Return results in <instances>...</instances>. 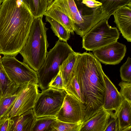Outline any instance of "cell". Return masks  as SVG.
<instances>
[{"instance_id": "34", "label": "cell", "mask_w": 131, "mask_h": 131, "mask_svg": "<svg viewBox=\"0 0 131 131\" xmlns=\"http://www.w3.org/2000/svg\"><path fill=\"white\" fill-rule=\"evenodd\" d=\"M55 0H48L47 8L50 7Z\"/></svg>"}, {"instance_id": "25", "label": "cell", "mask_w": 131, "mask_h": 131, "mask_svg": "<svg viewBox=\"0 0 131 131\" xmlns=\"http://www.w3.org/2000/svg\"><path fill=\"white\" fill-rule=\"evenodd\" d=\"M82 123L63 122L57 120L51 126V131H80Z\"/></svg>"}, {"instance_id": "28", "label": "cell", "mask_w": 131, "mask_h": 131, "mask_svg": "<svg viewBox=\"0 0 131 131\" xmlns=\"http://www.w3.org/2000/svg\"><path fill=\"white\" fill-rule=\"evenodd\" d=\"M121 89L119 92L124 99L131 104V82L121 81L118 84Z\"/></svg>"}, {"instance_id": "9", "label": "cell", "mask_w": 131, "mask_h": 131, "mask_svg": "<svg viewBox=\"0 0 131 131\" xmlns=\"http://www.w3.org/2000/svg\"><path fill=\"white\" fill-rule=\"evenodd\" d=\"M85 109L84 104L67 93L56 117L57 120L63 122L82 123L85 115Z\"/></svg>"}, {"instance_id": "20", "label": "cell", "mask_w": 131, "mask_h": 131, "mask_svg": "<svg viewBox=\"0 0 131 131\" xmlns=\"http://www.w3.org/2000/svg\"><path fill=\"white\" fill-rule=\"evenodd\" d=\"M101 3L103 10L111 16L117 10L126 6H131V0H95Z\"/></svg>"}, {"instance_id": "18", "label": "cell", "mask_w": 131, "mask_h": 131, "mask_svg": "<svg viewBox=\"0 0 131 131\" xmlns=\"http://www.w3.org/2000/svg\"><path fill=\"white\" fill-rule=\"evenodd\" d=\"M78 54L74 51L70 53L60 67L64 88L74 73Z\"/></svg>"}, {"instance_id": "2", "label": "cell", "mask_w": 131, "mask_h": 131, "mask_svg": "<svg viewBox=\"0 0 131 131\" xmlns=\"http://www.w3.org/2000/svg\"><path fill=\"white\" fill-rule=\"evenodd\" d=\"M74 71L85 101L83 123L102 108L105 90L104 72L100 61L92 53L86 52L78 53Z\"/></svg>"}, {"instance_id": "8", "label": "cell", "mask_w": 131, "mask_h": 131, "mask_svg": "<svg viewBox=\"0 0 131 131\" xmlns=\"http://www.w3.org/2000/svg\"><path fill=\"white\" fill-rule=\"evenodd\" d=\"M37 84L30 82L19 86L14 104L6 118L19 116L32 108L39 93Z\"/></svg>"}, {"instance_id": "16", "label": "cell", "mask_w": 131, "mask_h": 131, "mask_svg": "<svg viewBox=\"0 0 131 131\" xmlns=\"http://www.w3.org/2000/svg\"><path fill=\"white\" fill-rule=\"evenodd\" d=\"M44 15L53 18L62 25L70 33L74 34L75 24L73 21L52 5L47 8Z\"/></svg>"}, {"instance_id": "24", "label": "cell", "mask_w": 131, "mask_h": 131, "mask_svg": "<svg viewBox=\"0 0 131 131\" xmlns=\"http://www.w3.org/2000/svg\"><path fill=\"white\" fill-rule=\"evenodd\" d=\"M0 54V85L3 94L12 91L16 86L10 79L3 66Z\"/></svg>"}, {"instance_id": "15", "label": "cell", "mask_w": 131, "mask_h": 131, "mask_svg": "<svg viewBox=\"0 0 131 131\" xmlns=\"http://www.w3.org/2000/svg\"><path fill=\"white\" fill-rule=\"evenodd\" d=\"M36 119L32 108L10 118L9 131H31Z\"/></svg>"}, {"instance_id": "5", "label": "cell", "mask_w": 131, "mask_h": 131, "mask_svg": "<svg viewBox=\"0 0 131 131\" xmlns=\"http://www.w3.org/2000/svg\"><path fill=\"white\" fill-rule=\"evenodd\" d=\"M110 17L101 19L82 37L83 48L87 51H93L117 41L119 34L116 27L108 24Z\"/></svg>"}, {"instance_id": "19", "label": "cell", "mask_w": 131, "mask_h": 131, "mask_svg": "<svg viewBox=\"0 0 131 131\" xmlns=\"http://www.w3.org/2000/svg\"><path fill=\"white\" fill-rule=\"evenodd\" d=\"M17 87L10 91L3 94L0 103V124L6 119V117L13 106L17 96Z\"/></svg>"}, {"instance_id": "14", "label": "cell", "mask_w": 131, "mask_h": 131, "mask_svg": "<svg viewBox=\"0 0 131 131\" xmlns=\"http://www.w3.org/2000/svg\"><path fill=\"white\" fill-rule=\"evenodd\" d=\"M110 118L109 113L102 108L82 123L80 131H104Z\"/></svg>"}, {"instance_id": "13", "label": "cell", "mask_w": 131, "mask_h": 131, "mask_svg": "<svg viewBox=\"0 0 131 131\" xmlns=\"http://www.w3.org/2000/svg\"><path fill=\"white\" fill-rule=\"evenodd\" d=\"M114 22L122 36L128 42H131V6H124L113 14Z\"/></svg>"}, {"instance_id": "23", "label": "cell", "mask_w": 131, "mask_h": 131, "mask_svg": "<svg viewBox=\"0 0 131 131\" xmlns=\"http://www.w3.org/2000/svg\"><path fill=\"white\" fill-rule=\"evenodd\" d=\"M57 120L53 116L36 118L31 131H51V125Z\"/></svg>"}, {"instance_id": "35", "label": "cell", "mask_w": 131, "mask_h": 131, "mask_svg": "<svg viewBox=\"0 0 131 131\" xmlns=\"http://www.w3.org/2000/svg\"><path fill=\"white\" fill-rule=\"evenodd\" d=\"M3 93L2 92L1 86L0 85V103L1 102L3 97Z\"/></svg>"}, {"instance_id": "17", "label": "cell", "mask_w": 131, "mask_h": 131, "mask_svg": "<svg viewBox=\"0 0 131 131\" xmlns=\"http://www.w3.org/2000/svg\"><path fill=\"white\" fill-rule=\"evenodd\" d=\"M117 117L119 131H131V104L124 99L118 112Z\"/></svg>"}, {"instance_id": "10", "label": "cell", "mask_w": 131, "mask_h": 131, "mask_svg": "<svg viewBox=\"0 0 131 131\" xmlns=\"http://www.w3.org/2000/svg\"><path fill=\"white\" fill-rule=\"evenodd\" d=\"M126 46L117 41L92 51L96 58L105 64L116 65L119 63L125 56Z\"/></svg>"}, {"instance_id": "32", "label": "cell", "mask_w": 131, "mask_h": 131, "mask_svg": "<svg viewBox=\"0 0 131 131\" xmlns=\"http://www.w3.org/2000/svg\"><path fill=\"white\" fill-rule=\"evenodd\" d=\"M10 125V119L6 118L0 125V131H9Z\"/></svg>"}, {"instance_id": "33", "label": "cell", "mask_w": 131, "mask_h": 131, "mask_svg": "<svg viewBox=\"0 0 131 131\" xmlns=\"http://www.w3.org/2000/svg\"><path fill=\"white\" fill-rule=\"evenodd\" d=\"M29 7L32 13L34 9L33 0H22Z\"/></svg>"}, {"instance_id": "36", "label": "cell", "mask_w": 131, "mask_h": 131, "mask_svg": "<svg viewBox=\"0 0 131 131\" xmlns=\"http://www.w3.org/2000/svg\"><path fill=\"white\" fill-rule=\"evenodd\" d=\"M5 0H0V6Z\"/></svg>"}, {"instance_id": "4", "label": "cell", "mask_w": 131, "mask_h": 131, "mask_svg": "<svg viewBox=\"0 0 131 131\" xmlns=\"http://www.w3.org/2000/svg\"><path fill=\"white\" fill-rule=\"evenodd\" d=\"M74 51L67 42L59 39L47 52L45 60L37 72L38 84L42 91L49 88L52 79L58 74L63 61Z\"/></svg>"}, {"instance_id": "6", "label": "cell", "mask_w": 131, "mask_h": 131, "mask_svg": "<svg viewBox=\"0 0 131 131\" xmlns=\"http://www.w3.org/2000/svg\"><path fill=\"white\" fill-rule=\"evenodd\" d=\"M67 94L64 90L49 88L39 93L32 108L36 118L56 117Z\"/></svg>"}, {"instance_id": "31", "label": "cell", "mask_w": 131, "mask_h": 131, "mask_svg": "<svg viewBox=\"0 0 131 131\" xmlns=\"http://www.w3.org/2000/svg\"><path fill=\"white\" fill-rule=\"evenodd\" d=\"M82 3L87 7L91 8H95L102 5L101 3L95 0H82Z\"/></svg>"}, {"instance_id": "22", "label": "cell", "mask_w": 131, "mask_h": 131, "mask_svg": "<svg viewBox=\"0 0 131 131\" xmlns=\"http://www.w3.org/2000/svg\"><path fill=\"white\" fill-rule=\"evenodd\" d=\"M64 90L67 93L72 96L84 104V99L75 77L74 70V73L65 87Z\"/></svg>"}, {"instance_id": "30", "label": "cell", "mask_w": 131, "mask_h": 131, "mask_svg": "<svg viewBox=\"0 0 131 131\" xmlns=\"http://www.w3.org/2000/svg\"><path fill=\"white\" fill-rule=\"evenodd\" d=\"M118 122L117 117L110 118L104 131H119Z\"/></svg>"}, {"instance_id": "29", "label": "cell", "mask_w": 131, "mask_h": 131, "mask_svg": "<svg viewBox=\"0 0 131 131\" xmlns=\"http://www.w3.org/2000/svg\"><path fill=\"white\" fill-rule=\"evenodd\" d=\"M48 86L49 88L64 90L63 80L61 72L60 71L57 75L51 80Z\"/></svg>"}, {"instance_id": "3", "label": "cell", "mask_w": 131, "mask_h": 131, "mask_svg": "<svg viewBox=\"0 0 131 131\" xmlns=\"http://www.w3.org/2000/svg\"><path fill=\"white\" fill-rule=\"evenodd\" d=\"M42 17L34 19L26 43L19 52L23 62L36 72L45 60L49 46L46 34L48 29Z\"/></svg>"}, {"instance_id": "12", "label": "cell", "mask_w": 131, "mask_h": 131, "mask_svg": "<svg viewBox=\"0 0 131 131\" xmlns=\"http://www.w3.org/2000/svg\"><path fill=\"white\" fill-rule=\"evenodd\" d=\"M64 13L73 22L75 30L80 32L84 24L82 15L81 14L74 0H55L51 4Z\"/></svg>"}, {"instance_id": "27", "label": "cell", "mask_w": 131, "mask_h": 131, "mask_svg": "<svg viewBox=\"0 0 131 131\" xmlns=\"http://www.w3.org/2000/svg\"><path fill=\"white\" fill-rule=\"evenodd\" d=\"M120 72V76L123 81L131 82V58L129 57L121 67Z\"/></svg>"}, {"instance_id": "1", "label": "cell", "mask_w": 131, "mask_h": 131, "mask_svg": "<svg viewBox=\"0 0 131 131\" xmlns=\"http://www.w3.org/2000/svg\"><path fill=\"white\" fill-rule=\"evenodd\" d=\"M35 18L22 0H5L0 6V54L15 57L25 45Z\"/></svg>"}, {"instance_id": "21", "label": "cell", "mask_w": 131, "mask_h": 131, "mask_svg": "<svg viewBox=\"0 0 131 131\" xmlns=\"http://www.w3.org/2000/svg\"><path fill=\"white\" fill-rule=\"evenodd\" d=\"M46 21L49 22L55 35L62 41L67 42L70 37V33L64 26L51 18L46 16Z\"/></svg>"}, {"instance_id": "11", "label": "cell", "mask_w": 131, "mask_h": 131, "mask_svg": "<svg viewBox=\"0 0 131 131\" xmlns=\"http://www.w3.org/2000/svg\"><path fill=\"white\" fill-rule=\"evenodd\" d=\"M103 75L105 90L102 108L109 113L111 118H116L124 99L117 89L104 72Z\"/></svg>"}, {"instance_id": "7", "label": "cell", "mask_w": 131, "mask_h": 131, "mask_svg": "<svg viewBox=\"0 0 131 131\" xmlns=\"http://www.w3.org/2000/svg\"><path fill=\"white\" fill-rule=\"evenodd\" d=\"M1 59L7 76L16 85L19 86L29 82L38 84L37 72L26 63L12 56L4 55Z\"/></svg>"}, {"instance_id": "26", "label": "cell", "mask_w": 131, "mask_h": 131, "mask_svg": "<svg viewBox=\"0 0 131 131\" xmlns=\"http://www.w3.org/2000/svg\"><path fill=\"white\" fill-rule=\"evenodd\" d=\"M34 9L32 13L35 19L43 17L47 7L48 0H33Z\"/></svg>"}]
</instances>
